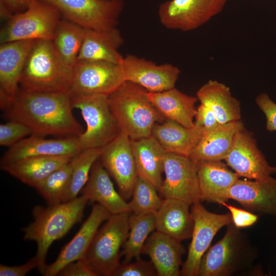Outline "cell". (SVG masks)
I'll return each mask as SVG.
<instances>
[{
    "mask_svg": "<svg viewBox=\"0 0 276 276\" xmlns=\"http://www.w3.org/2000/svg\"><path fill=\"white\" fill-rule=\"evenodd\" d=\"M72 158L66 156L30 157L1 168L22 182L35 188L51 173Z\"/></svg>",
    "mask_w": 276,
    "mask_h": 276,
    "instance_id": "obj_30",
    "label": "cell"
},
{
    "mask_svg": "<svg viewBox=\"0 0 276 276\" xmlns=\"http://www.w3.org/2000/svg\"><path fill=\"white\" fill-rule=\"evenodd\" d=\"M125 81L142 87L148 92H160L175 87L180 71L170 63H156L133 55L124 57L122 63Z\"/></svg>",
    "mask_w": 276,
    "mask_h": 276,
    "instance_id": "obj_15",
    "label": "cell"
},
{
    "mask_svg": "<svg viewBox=\"0 0 276 276\" xmlns=\"http://www.w3.org/2000/svg\"><path fill=\"white\" fill-rule=\"evenodd\" d=\"M243 128L244 124L240 120L220 124L213 129L203 131L189 158L195 163L202 160H225L235 134Z\"/></svg>",
    "mask_w": 276,
    "mask_h": 276,
    "instance_id": "obj_25",
    "label": "cell"
},
{
    "mask_svg": "<svg viewBox=\"0 0 276 276\" xmlns=\"http://www.w3.org/2000/svg\"><path fill=\"white\" fill-rule=\"evenodd\" d=\"M111 214L98 203L93 205L91 212L73 239L62 249L56 260L47 265L44 276L57 275L71 262L84 258L100 226Z\"/></svg>",
    "mask_w": 276,
    "mask_h": 276,
    "instance_id": "obj_17",
    "label": "cell"
},
{
    "mask_svg": "<svg viewBox=\"0 0 276 276\" xmlns=\"http://www.w3.org/2000/svg\"><path fill=\"white\" fill-rule=\"evenodd\" d=\"M130 213L111 215L97 231L84 258L96 276H111L121 264L120 250L128 235Z\"/></svg>",
    "mask_w": 276,
    "mask_h": 276,
    "instance_id": "obj_6",
    "label": "cell"
},
{
    "mask_svg": "<svg viewBox=\"0 0 276 276\" xmlns=\"http://www.w3.org/2000/svg\"><path fill=\"white\" fill-rule=\"evenodd\" d=\"M271 173L272 174L276 173V166L275 167H271Z\"/></svg>",
    "mask_w": 276,
    "mask_h": 276,
    "instance_id": "obj_45",
    "label": "cell"
},
{
    "mask_svg": "<svg viewBox=\"0 0 276 276\" xmlns=\"http://www.w3.org/2000/svg\"><path fill=\"white\" fill-rule=\"evenodd\" d=\"M225 160L239 177L264 180L271 176V166L258 148L253 134L245 128L235 134Z\"/></svg>",
    "mask_w": 276,
    "mask_h": 276,
    "instance_id": "obj_16",
    "label": "cell"
},
{
    "mask_svg": "<svg viewBox=\"0 0 276 276\" xmlns=\"http://www.w3.org/2000/svg\"><path fill=\"white\" fill-rule=\"evenodd\" d=\"M56 7L65 19L86 29L116 27L123 0H41Z\"/></svg>",
    "mask_w": 276,
    "mask_h": 276,
    "instance_id": "obj_9",
    "label": "cell"
},
{
    "mask_svg": "<svg viewBox=\"0 0 276 276\" xmlns=\"http://www.w3.org/2000/svg\"><path fill=\"white\" fill-rule=\"evenodd\" d=\"M129 227L128 235L121 255L124 258L123 264L129 263L133 258L140 257L146 240L150 233L156 229L154 214L130 213Z\"/></svg>",
    "mask_w": 276,
    "mask_h": 276,
    "instance_id": "obj_33",
    "label": "cell"
},
{
    "mask_svg": "<svg viewBox=\"0 0 276 276\" xmlns=\"http://www.w3.org/2000/svg\"><path fill=\"white\" fill-rule=\"evenodd\" d=\"M131 147L138 176L158 191L163 181L162 174L166 152L152 135L131 140Z\"/></svg>",
    "mask_w": 276,
    "mask_h": 276,
    "instance_id": "obj_29",
    "label": "cell"
},
{
    "mask_svg": "<svg viewBox=\"0 0 276 276\" xmlns=\"http://www.w3.org/2000/svg\"><path fill=\"white\" fill-rule=\"evenodd\" d=\"M245 238L232 223L218 242L203 256L199 276H228L241 270L249 258Z\"/></svg>",
    "mask_w": 276,
    "mask_h": 276,
    "instance_id": "obj_8",
    "label": "cell"
},
{
    "mask_svg": "<svg viewBox=\"0 0 276 276\" xmlns=\"http://www.w3.org/2000/svg\"><path fill=\"white\" fill-rule=\"evenodd\" d=\"M180 241L156 231L148 237L142 254L148 255L158 276H178L185 249Z\"/></svg>",
    "mask_w": 276,
    "mask_h": 276,
    "instance_id": "obj_23",
    "label": "cell"
},
{
    "mask_svg": "<svg viewBox=\"0 0 276 276\" xmlns=\"http://www.w3.org/2000/svg\"><path fill=\"white\" fill-rule=\"evenodd\" d=\"M73 71L62 62L52 40H36L28 56L19 85L30 91H70Z\"/></svg>",
    "mask_w": 276,
    "mask_h": 276,
    "instance_id": "obj_4",
    "label": "cell"
},
{
    "mask_svg": "<svg viewBox=\"0 0 276 276\" xmlns=\"http://www.w3.org/2000/svg\"><path fill=\"white\" fill-rule=\"evenodd\" d=\"M190 205L180 200L164 199L154 214L156 230L180 242L191 238L194 220Z\"/></svg>",
    "mask_w": 276,
    "mask_h": 276,
    "instance_id": "obj_27",
    "label": "cell"
},
{
    "mask_svg": "<svg viewBox=\"0 0 276 276\" xmlns=\"http://www.w3.org/2000/svg\"><path fill=\"white\" fill-rule=\"evenodd\" d=\"M108 101L120 130L131 140L151 136L154 125L166 120L149 100L148 91L129 81L109 94Z\"/></svg>",
    "mask_w": 276,
    "mask_h": 276,
    "instance_id": "obj_3",
    "label": "cell"
},
{
    "mask_svg": "<svg viewBox=\"0 0 276 276\" xmlns=\"http://www.w3.org/2000/svg\"><path fill=\"white\" fill-rule=\"evenodd\" d=\"M70 91H30L19 89L4 114L20 122L40 136L78 137L83 131L73 113Z\"/></svg>",
    "mask_w": 276,
    "mask_h": 276,
    "instance_id": "obj_1",
    "label": "cell"
},
{
    "mask_svg": "<svg viewBox=\"0 0 276 276\" xmlns=\"http://www.w3.org/2000/svg\"><path fill=\"white\" fill-rule=\"evenodd\" d=\"M80 193L88 201L103 206L111 215L130 212L128 203L116 191L110 175L99 159L94 164Z\"/></svg>",
    "mask_w": 276,
    "mask_h": 276,
    "instance_id": "obj_24",
    "label": "cell"
},
{
    "mask_svg": "<svg viewBox=\"0 0 276 276\" xmlns=\"http://www.w3.org/2000/svg\"><path fill=\"white\" fill-rule=\"evenodd\" d=\"M195 118V125L202 128L203 131L213 129L220 124L212 109L202 103L197 108Z\"/></svg>",
    "mask_w": 276,
    "mask_h": 276,
    "instance_id": "obj_41",
    "label": "cell"
},
{
    "mask_svg": "<svg viewBox=\"0 0 276 276\" xmlns=\"http://www.w3.org/2000/svg\"><path fill=\"white\" fill-rule=\"evenodd\" d=\"M148 96L157 110L166 120L185 127L195 126V104L198 98L185 94L175 87L160 92H148Z\"/></svg>",
    "mask_w": 276,
    "mask_h": 276,
    "instance_id": "obj_28",
    "label": "cell"
},
{
    "mask_svg": "<svg viewBox=\"0 0 276 276\" xmlns=\"http://www.w3.org/2000/svg\"><path fill=\"white\" fill-rule=\"evenodd\" d=\"M36 267H38V262L35 257L20 265L8 266L1 264L0 275L24 276Z\"/></svg>",
    "mask_w": 276,
    "mask_h": 276,
    "instance_id": "obj_43",
    "label": "cell"
},
{
    "mask_svg": "<svg viewBox=\"0 0 276 276\" xmlns=\"http://www.w3.org/2000/svg\"><path fill=\"white\" fill-rule=\"evenodd\" d=\"M73 108L78 109L86 128L78 136L82 150L102 149L112 141L121 131L108 101L107 95H72Z\"/></svg>",
    "mask_w": 276,
    "mask_h": 276,
    "instance_id": "obj_5",
    "label": "cell"
},
{
    "mask_svg": "<svg viewBox=\"0 0 276 276\" xmlns=\"http://www.w3.org/2000/svg\"><path fill=\"white\" fill-rule=\"evenodd\" d=\"M256 102L265 116L266 129L270 132L276 131V103L266 93L259 95Z\"/></svg>",
    "mask_w": 276,
    "mask_h": 276,
    "instance_id": "obj_39",
    "label": "cell"
},
{
    "mask_svg": "<svg viewBox=\"0 0 276 276\" xmlns=\"http://www.w3.org/2000/svg\"><path fill=\"white\" fill-rule=\"evenodd\" d=\"M222 205L229 210L232 217V223L239 229L252 226L258 220V215L248 210L228 204L226 202H223Z\"/></svg>",
    "mask_w": 276,
    "mask_h": 276,
    "instance_id": "obj_40",
    "label": "cell"
},
{
    "mask_svg": "<svg viewBox=\"0 0 276 276\" xmlns=\"http://www.w3.org/2000/svg\"><path fill=\"white\" fill-rule=\"evenodd\" d=\"M82 149L78 137L46 139L31 135L9 147L1 159V167L18 160L34 156L74 157Z\"/></svg>",
    "mask_w": 276,
    "mask_h": 276,
    "instance_id": "obj_18",
    "label": "cell"
},
{
    "mask_svg": "<svg viewBox=\"0 0 276 276\" xmlns=\"http://www.w3.org/2000/svg\"><path fill=\"white\" fill-rule=\"evenodd\" d=\"M228 0H170L160 4L158 15L166 28L182 31L201 27L219 13Z\"/></svg>",
    "mask_w": 276,
    "mask_h": 276,
    "instance_id": "obj_10",
    "label": "cell"
},
{
    "mask_svg": "<svg viewBox=\"0 0 276 276\" xmlns=\"http://www.w3.org/2000/svg\"><path fill=\"white\" fill-rule=\"evenodd\" d=\"M124 42L117 27L106 30L85 29L77 62H103L121 64L124 57L119 49Z\"/></svg>",
    "mask_w": 276,
    "mask_h": 276,
    "instance_id": "obj_21",
    "label": "cell"
},
{
    "mask_svg": "<svg viewBox=\"0 0 276 276\" xmlns=\"http://www.w3.org/2000/svg\"><path fill=\"white\" fill-rule=\"evenodd\" d=\"M62 14L52 5L32 0L27 9L15 14L1 30L0 42L26 40H52Z\"/></svg>",
    "mask_w": 276,
    "mask_h": 276,
    "instance_id": "obj_7",
    "label": "cell"
},
{
    "mask_svg": "<svg viewBox=\"0 0 276 276\" xmlns=\"http://www.w3.org/2000/svg\"><path fill=\"white\" fill-rule=\"evenodd\" d=\"M72 168L71 160L51 173L35 188L48 205L62 203L69 183Z\"/></svg>",
    "mask_w": 276,
    "mask_h": 276,
    "instance_id": "obj_35",
    "label": "cell"
},
{
    "mask_svg": "<svg viewBox=\"0 0 276 276\" xmlns=\"http://www.w3.org/2000/svg\"><path fill=\"white\" fill-rule=\"evenodd\" d=\"M85 29L66 19L58 23L52 40L63 63L73 71L83 41Z\"/></svg>",
    "mask_w": 276,
    "mask_h": 276,
    "instance_id": "obj_32",
    "label": "cell"
},
{
    "mask_svg": "<svg viewBox=\"0 0 276 276\" xmlns=\"http://www.w3.org/2000/svg\"><path fill=\"white\" fill-rule=\"evenodd\" d=\"M32 0H0L1 15L10 18L13 15L26 10Z\"/></svg>",
    "mask_w": 276,
    "mask_h": 276,
    "instance_id": "obj_44",
    "label": "cell"
},
{
    "mask_svg": "<svg viewBox=\"0 0 276 276\" xmlns=\"http://www.w3.org/2000/svg\"><path fill=\"white\" fill-rule=\"evenodd\" d=\"M165 177L158 190L163 198H173L190 205L201 200L196 164L189 157L166 153L164 162Z\"/></svg>",
    "mask_w": 276,
    "mask_h": 276,
    "instance_id": "obj_12",
    "label": "cell"
},
{
    "mask_svg": "<svg viewBox=\"0 0 276 276\" xmlns=\"http://www.w3.org/2000/svg\"><path fill=\"white\" fill-rule=\"evenodd\" d=\"M157 191L154 186L138 176L128 203L130 212L135 214H155L164 200Z\"/></svg>",
    "mask_w": 276,
    "mask_h": 276,
    "instance_id": "obj_36",
    "label": "cell"
},
{
    "mask_svg": "<svg viewBox=\"0 0 276 276\" xmlns=\"http://www.w3.org/2000/svg\"><path fill=\"white\" fill-rule=\"evenodd\" d=\"M196 95L200 103L212 109L219 124L241 120L240 103L223 83L209 80L198 89Z\"/></svg>",
    "mask_w": 276,
    "mask_h": 276,
    "instance_id": "obj_31",
    "label": "cell"
},
{
    "mask_svg": "<svg viewBox=\"0 0 276 276\" xmlns=\"http://www.w3.org/2000/svg\"><path fill=\"white\" fill-rule=\"evenodd\" d=\"M59 276H96L87 264L84 258L65 265L58 273Z\"/></svg>",
    "mask_w": 276,
    "mask_h": 276,
    "instance_id": "obj_42",
    "label": "cell"
},
{
    "mask_svg": "<svg viewBox=\"0 0 276 276\" xmlns=\"http://www.w3.org/2000/svg\"><path fill=\"white\" fill-rule=\"evenodd\" d=\"M196 164L201 200L222 205L228 199V191L239 177L221 160H202Z\"/></svg>",
    "mask_w": 276,
    "mask_h": 276,
    "instance_id": "obj_22",
    "label": "cell"
},
{
    "mask_svg": "<svg viewBox=\"0 0 276 276\" xmlns=\"http://www.w3.org/2000/svg\"><path fill=\"white\" fill-rule=\"evenodd\" d=\"M99 160L116 181L125 199L131 197L138 177L131 147V140L123 131L102 148Z\"/></svg>",
    "mask_w": 276,
    "mask_h": 276,
    "instance_id": "obj_13",
    "label": "cell"
},
{
    "mask_svg": "<svg viewBox=\"0 0 276 276\" xmlns=\"http://www.w3.org/2000/svg\"><path fill=\"white\" fill-rule=\"evenodd\" d=\"M35 40H18L0 46V90L12 103L19 90L18 86L29 53Z\"/></svg>",
    "mask_w": 276,
    "mask_h": 276,
    "instance_id": "obj_20",
    "label": "cell"
},
{
    "mask_svg": "<svg viewBox=\"0 0 276 276\" xmlns=\"http://www.w3.org/2000/svg\"><path fill=\"white\" fill-rule=\"evenodd\" d=\"M157 275L152 262L145 261L141 257L132 263L121 264L111 276H155Z\"/></svg>",
    "mask_w": 276,
    "mask_h": 276,
    "instance_id": "obj_38",
    "label": "cell"
},
{
    "mask_svg": "<svg viewBox=\"0 0 276 276\" xmlns=\"http://www.w3.org/2000/svg\"><path fill=\"white\" fill-rule=\"evenodd\" d=\"M228 198L237 201L250 212L276 217V178H239L229 189Z\"/></svg>",
    "mask_w": 276,
    "mask_h": 276,
    "instance_id": "obj_19",
    "label": "cell"
},
{
    "mask_svg": "<svg viewBox=\"0 0 276 276\" xmlns=\"http://www.w3.org/2000/svg\"><path fill=\"white\" fill-rule=\"evenodd\" d=\"M203 133V129L196 125L189 128L166 119L154 125L151 135L166 153L189 157Z\"/></svg>",
    "mask_w": 276,
    "mask_h": 276,
    "instance_id": "obj_26",
    "label": "cell"
},
{
    "mask_svg": "<svg viewBox=\"0 0 276 276\" xmlns=\"http://www.w3.org/2000/svg\"><path fill=\"white\" fill-rule=\"evenodd\" d=\"M194 225L188 256L180 270L183 276H197L201 259L212 240L223 227L232 223L229 213L217 214L208 211L200 202L193 204Z\"/></svg>",
    "mask_w": 276,
    "mask_h": 276,
    "instance_id": "obj_11",
    "label": "cell"
},
{
    "mask_svg": "<svg viewBox=\"0 0 276 276\" xmlns=\"http://www.w3.org/2000/svg\"><path fill=\"white\" fill-rule=\"evenodd\" d=\"M88 201L86 197L81 195L68 202L48 207L36 205L33 209L34 220L23 228L24 238L36 243L35 257L41 274L47 266L45 260L50 246L81 221Z\"/></svg>",
    "mask_w": 276,
    "mask_h": 276,
    "instance_id": "obj_2",
    "label": "cell"
},
{
    "mask_svg": "<svg viewBox=\"0 0 276 276\" xmlns=\"http://www.w3.org/2000/svg\"><path fill=\"white\" fill-rule=\"evenodd\" d=\"M101 152L102 149H84L72 158L71 177L62 202H68L77 197L87 182L91 169Z\"/></svg>",
    "mask_w": 276,
    "mask_h": 276,
    "instance_id": "obj_34",
    "label": "cell"
},
{
    "mask_svg": "<svg viewBox=\"0 0 276 276\" xmlns=\"http://www.w3.org/2000/svg\"><path fill=\"white\" fill-rule=\"evenodd\" d=\"M124 81L121 64L78 61L70 91L73 95H109Z\"/></svg>",
    "mask_w": 276,
    "mask_h": 276,
    "instance_id": "obj_14",
    "label": "cell"
},
{
    "mask_svg": "<svg viewBox=\"0 0 276 276\" xmlns=\"http://www.w3.org/2000/svg\"><path fill=\"white\" fill-rule=\"evenodd\" d=\"M32 135V131L25 124L14 120L0 125V145L10 147L26 136Z\"/></svg>",
    "mask_w": 276,
    "mask_h": 276,
    "instance_id": "obj_37",
    "label": "cell"
}]
</instances>
